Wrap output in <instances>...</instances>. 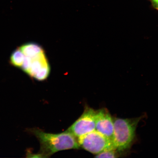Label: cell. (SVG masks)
<instances>
[{"label": "cell", "instance_id": "cell-1", "mask_svg": "<svg viewBox=\"0 0 158 158\" xmlns=\"http://www.w3.org/2000/svg\"><path fill=\"white\" fill-rule=\"evenodd\" d=\"M35 135L40 144V157H48L57 152L64 150L78 149L80 148L76 137L68 131L59 134L45 133L42 130H30Z\"/></svg>", "mask_w": 158, "mask_h": 158}, {"label": "cell", "instance_id": "cell-2", "mask_svg": "<svg viewBox=\"0 0 158 158\" xmlns=\"http://www.w3.org/2000/svg\"><path fill=\"white\" fill-rule=\"evenodd\" d=\"M142 118H113L114 127L112 141L114 148L118 151H123L131 147L135 138L136 128Z\"/></svg>", "mask_w": 158, "mask_h": 158}, {"label": "cell", "instance_id": "cell-3", "mask_svg": "<svg viewBox=\"0 0 158 158\" xmlns=\"http://www.w3.org/2000/svg\"><path fill=\"white\" fill-rule=\"evenodd\" d=\"M21 69L26 73L39 81L48 77L50 72V66L44 49L32 56H25Z\"/></svg>", "mask_w": 158, "mask_h": 158}, {"label": "cell", "instance_id": "cell-4", "mask_svg": "<svg viewBox=\"0 0 158 158\" xmlns=\"http://www.w3.org/2000/svg\"><path fill=\"white\" fill-rule=\"evenodd\" d=\"M77 141L80 147L96 155L106 150L115 148L112 140L96 130L78 137Z\"/></svg>", "mask_w": 158, "mask_h": 158}, {"label": "cell", "instance_id": "cell-5", "mask_svg": "<svg viewBox=\"0 0 158 158\" xmlns=\"http://www.w3.org/2000/svg\"><path fill=\"white\" fill-rule=\"evenodd\" d=\"M96 110L86 106L84 113L67 131L78 138L96 130Z\"/></svg>", "mask_w": 158, "mask_h": 158}, {"label": "cell", "instance_id": "cell-6", "mask_svg": "<svg viewBox=\"0 0 158 158\" xmlns=\"http://www.w3.org/2000/svg\"><path fill=\"white\" fill-rule=\"evenodd\" d=\"M114 120L106 108L96 110V130L111 140L114 133Z\"/></svg>", "mask_w": 158, "mask_h": 158}, {"label": "cell", "instance_id": "cell-7", "mask_svg": "<svg viewBox=\"0 0 158 158\" xmlns=\"http://www.w3.org/2000/svg\"><path fill=\"white\" fill-rule=\"evenodd\" d=\"M24 58V54L18 47L11 53L9 62L12 66L15 68H21Z\"/></svg>", "mask_w": 158, "mask_h": 158}, {"label": "cell", "instance_id": "cell-8", "mask_svg": "<svg viewBox=\"0 0 158 158\" xmlns=\"http://www.w3.org/2000/svg\"><path fill=\"white\" fill-rule=\"evenodd\" d=\"M119 152L115 148L105 150L96 155V158H117L119 156Z\"/></svg>", "mask_w": 158, "mask_h": 158}, {"label": "cell", "instance_id": "cell-9", "mask_svg": "<svg viewBox=\"0 0 158 158\" xmlns=\"http://www.w3.org/2000/svg\"><path fill=\"white\" fill-rule=\"evenodd\" d=\"M154 6L158 10V0H151Z\"/></svg>", "mask_w": 158, "mask_h": 158}]
</instances>
